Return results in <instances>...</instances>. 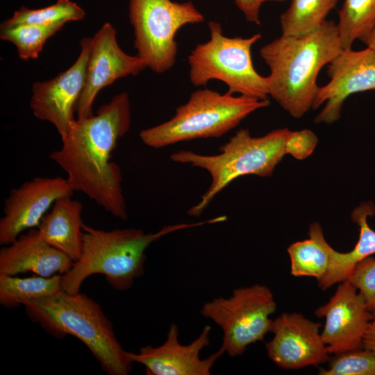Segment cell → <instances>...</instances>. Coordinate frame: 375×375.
Instances as JSON below:
<instances>
[{
	"label": "cell",
	"instance_id": "1",
	"mask_svg": "<svg viewBox=\"0 0 375 375\" xmlns=\"http://www.w3.org/2000/svg\"><path fill=\"white\" fill-rule=\"evenodd\" d=\"M131 124L127 92L101 106L96 115L75 119L61 137L62 146L49 157L67 174L74 191H81L113 217L126 220L120 167L110 160L118 140Z\"/></svg>",
	"mask_w": 375,
	"mask_h": 375
},
{
	"label": "cell",
	"instance_id": "2",
	"mask_svg": "<svg viewBox=\"0 0 375 375\" xmlns=\"http://www.w3.org/2000/svg\"><path fill=\"white\" fill-rule=\"evenodd\" d=\"M343 49L331 20L305 35H281L262 46L260 56L270 72L269 96L292 117H301L312 108L319 72Z\"/></svg>",
	"mask_w": 375,
	"mask_h": 375
},
{
	"label": "cell",
	"instance_id": "3",
	"mask_svg": "<svg viewBox=\"0 0 375 375\" xmlns=\"http://www.w3.org/2000/svg\"><path fill=\"white\" fill-rule=\"evenodd\" d=\"M219 216L195 222L165 226L156 233L136 228L104 231L83 224V243L80 258L62 275V289L77 293L83 282L95 274H103L115 289H130L136 278L143 275L145 251L154 242L177 231L219 223Z\"/></svg>",
	"mask_w": 375,
	"mask_h": 375
},
{
	"label": "cell",
	"instance_id": "4",
	"mask_svg": "<svg viewBox=\"0 0 375 375\" xmlns=\"http://www.w3.org/2000/svg\"><path fill=\"white\" fill-rule=\"evenodd\" d=\"M27 315L58 339L71 335L81 340L109 375H127L132 363L119 342L112 322L100 305L85 294L61 291L26 301Z\"/></svg>",
	"mask_w": 375,
	"mask_h": 375
},
{
	"label": "cell",
	"instance_id": "5",
	"mask_svg": "<svg viewBox=\"0 0 375 375\" xmlns=\"http://www.w3.org/2000/svg\"><path fill=\"white\" fill-rule=\"evenodd\" d=\"M290 132L288 128H282L253 137L249 129L242 128L219 147L217 154L202 155L189 150L173 153L172 161L205 169L211 176L209 188L188 214L199 217L217 194L240 176H272L286 155L285 143Z\"/></svg>",
	"mask_w": 375,
	"mask_h": 375
},
{
	"label": "cell",
	"instance_id": "6",
	"mask_svg": "<svg viewBox=\"0 0 375 375\" xmlns=\"http://www.w3.org/2000/svg\"><path fill=\"white\" fill-rule=\"evenodd\" d=\"M269 105V99L203 88L193 92L171 119L142 130L139 135L145 145L153 149L194 139L217 138L253 112Z\"/></svg>",
	"mask_w": 375,
	"mask_h": 375
},
{
	"label": "cell",
	"instance_id": "7",
	"mask_svg": "<svg viewBox=\"0 0 375 375\" xmlns=\"http://www.w3.org/2000/svg\"><path fill=\"white\" fill-rule=\"evenodd\" d=\"M210 39L198 44L188 56L189 77L196 87L217 80L228 86V91L259 99H268L267 77L253 67L251 48L261 39L260 33L249 38L227 37L222 25L208 23Z\"/></svg>",
	"mask_w": 375,
	"mask_h": 375
},
{
	"label": "cell",
	"instance_id": "8",
	"mask_svg": "<svg viewBox=\"0 0 375 375\" xmlns=\"http://www.w3.org/2000/svg\"><path fill=\"white\" fill-rule=\"evenodd\" d=\"M128 10L137 56L158 74L169 70L176 62L178 30L205 20L191 1L129 0Z\"/></svg>",
	"mask_w": 375,
	"mask_h": 375
},
{
	"label": "cell",
	"instance_id": "9",
	"mask_svg": "<svg viewBox=\"0 0 375 375\" xmlns=\"http://www.w3.org/2000/svg\"><path fill=\"white\" fill-rule=\"evenodd\" d=\"M276 309L272 290L254 284L235 289L228 298L219 297L206 302L201 314L221 328L222 346L229 356L235 357L271 332L273 320L269 317Z\"/></svg>",
	"mask_w": 375,
	"mask_h": 375
},
{
	"label": "cell",
	"instance_id": "10",
	"mask_svg": "<svg viewBox=\"0 0 375 375\" xmlns=\"http://www.w3.org/2000/svg\"><path fill=\"white\" fill-rule=\"evenodd\" d=\"M329 81L319 86L313 109L323 108L316 123L331 124L340 118L345 100L351 94L375 90V50L343 49L327 65Z\"/></svg>",
	"mask_w": 375,
	"mask_h": 375
},
{
	"label": "cell",
	"instance_id": "11",
	"mask_svg": "<svg viewBox=\"0 0 375 375\" xmlns=\"http://www.w3.org/2000/svg\"><path fill=\"white\" fill-rule=\"evenodd\" d=\"M146 68L143 60L127 54L120 48L115 28L110 22L104 23L91 38L85 85L76 110L77 118L94 115V101L101 89L119 78L136 76Z\"/></svg>",
	"mask_w": 375,
	"mask_h": 375
},
{
	"label": "cell",
	"instance_id": "12",
	"mask_svg": "<svg viewBox=\"0 0 375 375\" xmlns=\"http://www.w3.org/2000/svg\"><path fill=\"white\" fill-rule=\"evenodd\" d=\"M90 46L91 38H82L80 53L69 68L32 86L30 108L33 115L53 124L60 137L75 119L74 112L84 88Z\"/></svg>",
	"mask_w": 375,
	"mask_h": 375
},
{
	"label": "cell",
	"instance_id": "13",
	"mask_svg": "<svg viewBox=\"0 0 375 375\" xmlns=\"http://www.w3.org/2000/svg\"><path fill=\"white\" fill-rule=\"evenodd\" d=\"M325 319L321 333L329 354L363 348V338L373 318L358 290L347 280L339 283L328 301L315 312Z\"/></svg>",
	"mask_w": 375,
	"mask_h": 375
},
{
	"label": "cell",
	"instance_id": "14",
	"mask_svg": "<svg viewBox=\"0 0 375 375\" xmlns=\"http://www.w3.org/2000/svg\"><path fill=\"white\" fill-rule=\"evenodd\" d=\"M74 192L67 178L60 176L35 177L12 189L0 219V244H10L24 231L38 227L54 202Z\"/></svg>",
	"mask_w": 375,
	"mask_h": 375
},
{
	"label": "cell",
	"instance_id": "15",
	"mask_svg": "<svg viewBox=\"0 0 375 375\" xmlns=\"http://www.w3.org/2000/svg\"><path fill=\"white\" fill-rule=\"evenodd\" d=\"M320 324L298 312H283L273 320V338L266 343L268 357L278 367L297 369L329 360Z\"/></svg>",
	"mask_w": 375,
	"mask_h": 375
},
{
	"label": "cell",
	"instance_id": "16",
	"mask_svg": "<svg viewBox=\"0 0 375 375\" xmlns=\"http://www.w3.org/2000/svg\"><path fill=\"white\" fill-rule=\"evenodd\" d=\"M210 331L211 327L205 326L196 339L184 345L179 342L178 328L173 323L161 345H147L138 353L126 354L131 362L144 365L148 375H209L217 360L226 352L221 346L208 358H201V351L210 344Z\"/></svg>",
	"mask_w": 375,
	"mask_h": 375
},
{
	"label": "cell",
	"instance_id": "17",
	"mask_svg": "<svg viewBox=\"0 0 375 375\" xmlns=\"http://www.w3.org/2000/svg\"><path fill=\"white\" fill-rule=\"evenodd\" d=\"M74 263L64 253L47 244L35 228L22 233L0 250V274L15 276L30 272L49 277L56 273L65 274Z\"/></svg>",
	"mask_w": 375,
	"mask_h": 375
},
{
	"label": "cell",
	"instance_id": "18",
	"mask_svg": "<svg viewBox=\"0 0 375 375\" xmlns=\"http://www.w3.org/2000/svg\"><path fill=\"white\" fill-rule=\"evenodd\" d=\"M83 205L71 196L57 199L42 217L38 232L49 245L64 253L74 262L81 256L83 231Z\"/></svg>",
	"mask_w": 375,
	"mask_h": 375
},
{
	"label": "cell",
	"instance_id": "19",
	"mask_svg": "<svg viewBox=\"0 0 375 375\" xmlns=\"http://www.w3.org/2000/svg\"><path fill=\"white\" fill-rule=\"evenodd\" d=\"M374 215L375 206L370 201L360 203L353 210L352 221L359 226L358 240L349 252L341 253L333 249L327 271L317 281L321 290H327L347 280L360 261L375 253V231L367 222V218Z\"/></svg>",
	"mask_w": 375,
	"mask_h": 375
},
{
	"label": "cell",
	"instance_id": "20",
	"mask_svg": "<svg viewBox=\"0 0 375 375\" xmlns=\"http://www.w3.org/2000/svg\"><path fill=\"white\" fill-rule=\"evenodd\" d=\"M308 236L291 244L287 249L290 274L296 277H315L318 281L327 271L333 249L326 242L319 223L310 224Z\"/></svg>",
	"mask_w": 375,
	"mask_h": 375
},
{
	"label": "cell",
	"instance_id": "21",
	"mask_svg": "<svg viewBox=\"0 0 375 375\" xmlns=\"http://www.w3.org/2000/svg\"><path fill=\"white\" fill-rule=\"evenodd\" d=\"M62 275L19 278L0 274V303L13 308L28 301L53 296L62 291Z\"/></svg>",
	"mask_w": 375,
	"mask_h": 375
},
{
	"label": "cell",
	"instance_id": "22",
	"mask_svg": "<svg viewBox=\"0 0 375 375\" xmlns=\"http://www.w3.org/2000/svg\"><path fill=\"white\" fill-rule=\"evenodd\" d=\"M338 0H292L280 16L281 35L300 36L322 25Z\"/></svg>",
	"mask_w": 375,
	"mask_h": 375
},
{
	"label": "cell",
	"instance_id": "23",
	"mask_svg": "<svg viewBox=\"0 0 375 375\" xmlns=\"http://www.w3.org/2000/svg\"><path fill=\"white\" fill-rule=\"evenodd\" d=\"M337 27L342 48L351 49L375 28V0H344Z\"/></svg>",
	"mask_w": 375,
	"mask_h": 375
},
{
	"label": "cell",
	"instance_id": "24",
	"mask_svg": "<svg viewBox=\"0 0 375 375\" xmlns=\"http://www.w3.org/2000/svg\"><path fill=\"white\" fill-rule=\"evenodd\" d=\"M66 23L48 25L19 24L0 26V38L12 43L18 57L23 60L37 59L46 41L59 31Z\"/></svg>",
	"mask_w": 375,
	"mask_h": 375
},
{
	"label": "cell",
	"instance_id": "25",
	"mask_svg": "<svg viewBox=\"0 0 375 375\" xmlns=\"http://www.w3.org/2000/svg\"><path fill=\"white\" fill-rule=\"evenodd\" d=\"M85 10L72 0H57L55 3L40 9L20 7L12 16L2 23L6 25H48L59 22L81 21Z\"/></svg>",
	"mask_w": 375,
	"mask_h": 375
},
{
	"label": "cell",
	"instance_id": "26",
	"mask_svg": "<svg viewBox=\"0 0 375 375\" xmlns=\"http://www.w3.org/2000/svg\"><path fill=\"white\" fill-rule=\"evenodd\" d=\"M331 360L320 375H375V352L367 349L347 351Z\"/></svg>",
	"mask_w": 375,
	"mask_h": 375
},
{
	"label": "cell",
	"instance_id": "27",
	"mask_svg": "<svg viewBox=\"0 0 375 375\" xmlns=\"http://www.w3.org/2000/svg\"><path fill=\"white\" fill-rule=\"evenodd\" d=\"M349 281L362 295L367 308L375 311V258L369 256L353 268Z\"/></svg>",
	"mask_w": 375,
	"mask_h": 375
},
{
	"label": "cell",
	"instance_id": "28",
	"mask_svg": "<svg viewBox=\"0 0 375 375\" xmlns=\"http://www.w3.org/2000/svg\"><path fill=\"white\" fill-rule=\"evenodd\" d=\"M317 142V137L311 130L290 131L285 143V153L303 160L312 153Z\"/></svg>",
	"mask_w": 375,
	"mask_h": 375
},
{
	"label": "cell",
	"instance_id": "29",
	"mask_svg": "<svg viewBox=\"0 0 375 375\" xmlns=\"http://www.w3.org/2000/svg\"><path fill=\"white\" fill-rule=\"evenodd\" d=\"M284 0H234L235 5L249 22L260 25V11L263 3L268 1L282 2Z\"/></svg>",
	"mask_w": 375,
	"mask_h": 375
},
{
	"label": "cell",
	"instance_id": "30",
	"mask_svg": "<svg viewBox=\"0 0 375 375\" xmlns=\"http://www.w3.org/2000/svg\"><path fill=\"white\" fill-rule=\"evenodd\" d=\"M363 348L375 352V311L373 312V318L364 335Z\"/></svg>",
	"mask_w": 375,
	"mask_h": 375
},
{
	"label": "cell",
	"instance_id": "31",
	"mask_svg": "<svg viewBox=\"0 0 375 375\" xmlns=\"http://www.w3.org/2000/svg\"><path fill=\"white\" fill-rule=\"evenodd\" d=\"M366 47L375 50V28L361 40Z\"/></svg>",
	"mask_w": 375,
	"mask_h": 375
}]
</instances>
